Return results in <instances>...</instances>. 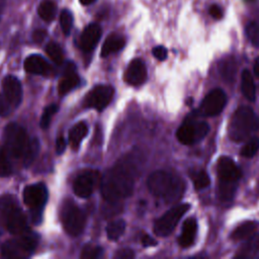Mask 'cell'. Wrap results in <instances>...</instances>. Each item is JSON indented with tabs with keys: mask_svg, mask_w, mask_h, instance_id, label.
<instances>
[{
	"mask_svg": "<svg viewBox=\"0 0 259 259\" xmlns=\"http://www.w3.org/2000/svg\"><path fill=\"white\" fill-rule=\"evenodd\" d=\"M46 52H47L48 56L52 60H53L57 65H61L64 62L63 51L58 44H56L54 42L49 43L46 47Z\"/></svg>",
	"mask_w": 259,
	"mask_h": 259,
	"instance_id": "cell-30",
	"label": "cell"
},
{
	"mask_svg": "<svg viewBox=\"0 0 259 259\" xmlns=\"http://www.w3.org/2000/svg\"><path fill=\"white\" fill-rule=\"evenodd\" d=\"M60 219L64 230L70 236L76 237L83 232L86 218L74 201L69 200L64 201L60 211Z\"/></svg>",
	"mask_w": 259,
	"mask_h": 259,
	"instance_id": "cell-8",
	"label": "cell"
},
{
	"mask_svg": "<svg viewBox=\"0 0 259 259\" xmlns=\"http://www.w3.org/2000/svg\"><path fill=\"white\" fill-rule=\"evenodd\" d=\"M0 224L16 236L29 232L25 214L17 201L9 195L0 198Z\"/></svg>",
	"mask_w": 259,
	"mask_h": 259,
	"instance_id": "cell-3",
	"label": "cell"
},
{
	"mask_svg": "<svg viewBox=\"0 0 259 259\" xmlns=\"http://www.w3.org/2000/svg\"><path fill=\"white\" fill-rule=\"evenodd\" d=\"M255 230H256V224L252 221H247L240 224V225L232 232L231 238L235 241L244 240L249 238L255 232Z\"/></svg>",
	"mask_w": 259,
	"mask_h": 259,
	"instance_id": "cell-25",
	"label": "cell"
},
{
	"mask_svg": "<svg viewBox=\"0 0 259 259\" xmlns=\"http://www.w3.org/2000/svg\"><path fill=\"white\" fill-rule=\"evenodd\" d=\"M38 13L43 21L51 23L56 16L57 6L52 0H44L39 5Z\"/></svg>",
	"mask_w": 259,
	"mask_h": 259,
	"instance_id": "cell-27",
	"label": "cell"
},
{
	"mask_svg": "<svg viewBox=\"0 0 259 259\" xmlns=\"http://www.w3.org/2000/svg\"><path fill=\"white\" fill-rule=\"evenodd\" d=\"M126 41L122 36L118 34H111V36L103 43V46L101 48V57L106 58L112 54L116 53V52L122 50L125 47Z\"/></svg>",
	"mask_w": 259,
	"mask_h": 259,
	"instance_id": "cell-21",
	"label": "cell"
},
{
	"mask_svg": "<svg viewBox=\"0 0 259 259\" xmlns=\"http://www.w3.org/2000/svg\"><path fill=\"white\" fill-rule=\"evenodd\" d=\"M126 230V223L123 220H116L111 222L107 227V234L110 240L115 241L122 237Z\"/></svg>",
	"mask_w": 259,
	"mask_h": 259,
	"instance_id": "cell-28",
	"label": "cell"
},
{
	"mask_svg": "<svg viewBox=\"0 0 259 259\" xmlns=\"http://www.w3.org/2000/svg\"><path fill=\"white\" fill-rule=\"evenodd\" d=\"M47 30L45 29H36L32 32V40L36 44H41L47 38Z\"/></svg>",
	"mask_w": 259,
	"mask_h": 259,
	"instance_id": "cell-40",
	"label": "cell"
},
{
	"mask_svg": "<svg viewBox=\"0 0 259 259\" xmlns=\"http://www.w3.org/2000/svg\"><path fill=\"white\" fill-rule=\"evenodd\" d=\"M141 241H142V244H143L144 247H152V246H155V245L157 244L156 241H155L152 237H150L147 234H144L142 236Z\"/></svg>",
	"mask_w": 259,
	"mask_h": 259,
	"instance_id": "cell-44",
	"label": "cell"
},
{
	"mask_svg": "<svg viewBox=\"0 0 259 259\" xmlns=\"http://www.w3.org/2000/svg\"><path fill=\"white\" fill-rule=\"evenodd\" d=\"M79 1H80V3L82 4V5H90V4H92L94 1H96V0H79Z\"/></svg>",
	"mask_w": 259,
	"mask_h": 259,
	"instance_id": "cell-47",
	"label": "cell"
},
{
	"mask_svg": "<svg viewBox=\"0 0 259 259\" xmlns=\"http://www.w3.org/2000/svg\"><path fill=\"white\" fill-rule=\"evenodd\" d=\"M39 150H40V143L37 139H33L29 142V145L27 149V152L25 154V156L23 157V161H24V164L25 166H29L32 161L34 160V158L37 157V155L39 153Z\"/></svg>",
	"mask_w": 259,
	"mask_h": 259,
	"instance_id": "cell-31",
	"label": "cell"
},
{
	"mask_svg": "<svg viewBox=\"0 0 259 259\" xmlns=\"http://www.w3.org/2000/svg\"><path fill=\"white\" fill-rule=\"evenodd\" d=\"M103 253V250L101 247L93 246V245H86L83 247L80 257L82 259H96L99 258Z\"/></svg>",
	"mask_w": 259,
	"mask_h": 259,
	"instance_id": "cell-35",
	"label": "cell"
},
{
	"mask_svg": "<svg viewBox=\"0 0 259 259\" xmlns=\"http://www.w3.org/2000/svg\"><path fill=\"white\" fill-rule=\"evenodd\" d=\"M101 37V28L97 24H90L86 27L80 37L82 51L89 53L98 44Z\"/></svg>",
	"mask_w": 259,
	"mask_h": 259,
	"instance_id": "cell-18",
	"label": "cell"
},
{
	"mask_svg": "<svg viewBox=\"0 0 259 259\" xmlns=\"http://www.w3.org/2000/svg\"><path fill=\"white\" fill-rule=\"evenodd\" d=\"M87 133L88 127L83 122L78 123L71 128L70 132H69V144H70L73 150H77L79 148L82 140L87 135Z\"/></svg>",
	"mask_w": 259,
	"mask_h": 259,
	"instance_id": "cell-22",
	"label": "cell"
},
{
	"mask_svg": "<svg viewBox=\"0 0 259 259\" xmlns=\"http://www.w3.org/2000/svg\"><path fill=\"white\" fill-rule=\"evenodd\" d=\"M12 105L4 94H0V116H7L11 112Z\"/></svg>",
	"mask_w": 259,
	"mask_h": 259,
	"instance_id": "cell-38",
	"label": "cell"
},
{
	"mask_svg": "<svg viewBox=\"0 0 259 259\" xmlns=\"http://www.w3.org/2000/svg\"><path fill=\"white\" fill-rule=\"evenodd\" d=\"M147 79V69L145 63L140 59L133 60L128 66L125 80L128 84L132 86H140Z\"/></svg>",
	"mask_w": 259,
	"mask_h": 259,
	"instance_id": "cell-15",
	"label": "cell"
},
{
	"mask_svg": "<svg viewBox=\"0 0 259 259\" xmlns=\"http://www.w3.org/2000/svg\"><path fill=\"white\" fill-rule=\"evenodd\" d=\"M115 90L110 85H97L87 94L84 105L98 112L105 110L112 101Z\"/></svg>",
	"mask_w": 259,
	"mask_h": 259,
	"instance_id": "cell-12",
	"label": "cell"
},
{
	"mask_svg": "<svg viewBox=\"0 0 259 259\" xmlns=\"http://www.w3.org/2000/svg\"><path fill=\"white\" fill-rule=\"evenodd\" d=\"M65 150H66V140L62 135H60L56 140V152L58 155H61L64 153Z\"/></svg>",
	"mask_w": 259,
	"mask_h": 259,
	"instance_id": "cell-41",
	"label": "cell"
},
{
	"mask_svg": "<svg viewBox=\"0 0 259 259\" xmlns=\"http://www.w3.org/2000/svg\"><path fill=\"white\" fill-rule=\"evenodd\" d=\"M209 12H210L211 16L214 17L215 20H221L222 17H223V10H222V8H221L219 5H217V4L212 5V6L210 7V9H209Z\"/></svg>",
	"mask_w": 259,
	"mask_h": 259,
	"instance_id": "cell-42",
	"label": "cell"
},
{
	"mask_svg": "<svg viewBox=\"0 0 259 259\" xmlns=\"http://www.w3.org/2000/svg\"><path fill=\"white\" fill-rule=\"evenodd\" d=\"M254 71H255L256 76L259 77V58H257L256 61H255V64H254Z\"/></svg>",
	"mask_w": 259,
	"mask_h": 259,
	"instance_id": "cell-46",
	"label": "cell"
},
{
	"mask_svg": "<svg viewBox=\"0 0 259 259\" xmlns=\"http://www.w3.org/2000/svg\"><path fill=\"white\" fill-rule=\"evenodd\" d=\"M137 167L129 156L106 172L101 178V194L103 199L111 203L117 202L131 196L134 191Z\"/></svg>",
	"mask_w": 259,
	"mask_h": 259,
	"instance_id": "cell-1",
	"label": "cell"
},
{
	"mask_svg": "<svg viewBox=\"0 0 259 259\" xmlns=\"http://www.w3.org/2000/svg\"><path fill=\"white\" fill-rule=\"evenodd\" d=\"M259 150V139L258 138H252L245 146L241 150V155L246 158H251Z\"/></svg>",
	"mask_w": 259,
	"mask_h": 259,
	"instance_id": "cell-34",
	"label": "cell"
},
{
	"mask_svg": "<svg viewBox=\"0 0 259 259\" xmlns=\"http://www.w3.org/2000/svg\"><path fill=\"white\" fill-rule=\"evenodd\" d=\"M241 89L244 96L250 100L254 101L256 98V87L252 74L248 70H244L241 75Z\"/></svg>",
	"mask_w": 259,
	"mask_h": 259,
	"instance_id": "cell-23",
	"label": "cell"
},
{
	"mask_svg": "<svg viewBox=\"0 0 259 259\" xmlns=\"http://www.w3.org/2000/svg\"><path fill=\"white\" fill-rule=\"evenodd\" d=\"M26 71L30 74L49 76L53 72V68L40 55H30L24 63Z\"/></svg>",
	"mask_w": 259,
	"mask_h": 259,
	"instance_id": "cell-19",
	"label": "cell"
},
{
	"mask_svg": "<svg viewBox=\"0 0 259 259\" xmlns=\"http://www.w3.org/2000/svg\"><path fill=\"white\" fill-rule=\"evenodd\" d=\"M219 71L221 76L227 82H233L237 72V66L235 60L233 58L223 60L219 65Z\"/></svg>",
	"mask_w": 259,
	"mask_h": 259,
	"instance_id": "cell-26",
	"label": "cell"
},
{
	"mask_svg": "<svg viewBox=\"0 0 259 259\" xmlns=\"http://www.w3.org/2000/svg\"><path fill=\"white\" fill-rule=\"evenodd\" d=\"M193 179H194L195 187H196V189H198V191H201V189L206 188L211 183L210 176L208 175V173H205L204 171L198 172V173H196L193 176Z\"/></svg>",
	"mask_w": 259,
	"mask_h": 259,
	"instance_id": "cell-37",
	"label": "cell"
},
{
	"mask_svg": "<svg viewBox=\"0 0 259 259\" xmlns=\"http://www.w3.org/2000/svg\"><path fill=\"white\" fill-rule=\"evenodd\" d=\"M30 140L27 131L17 124H9L4 131V149L12 158L23 159Z\"/></svg>",
	"mask_w": 259,
	"mask_h": 259,
	"instance_id": "cell-6",
	"label": "cell"
},
{
	"mask_svg": "<svg viewBox=\"0 0 259 259\" xmlns=\"http://www.w3.org/2000/svg\"><path fill=\"white\" fill-rule=\"evenodd\" d=\"M197 231H198L197 221L194 218L187 219L183 223L182 232H181V235H180V237L178 239L179 245L181 247H183V248L191 247L194 244V242H195Z\"/></svg>",
	"mask_w": 259,
	"mask_h": 259,
	"instance_id": "cell-20",
	"label": "cell"
},
{
	"mask_svg": "<svg viewBox=\"0 0 259 259\" xmlns=\"http://www.w3.org/2000/svg\"><path fill=\"white\" fill-rule=\"evenodd\" d=\"M258 129V119L251 108L241 107L233 115L229 128L230 138L235 142H243Z\"/></svg>",
	"mask_w": 259,
	"mask_h": 259,
	"instance_id": "cell-5",
	"label": "cell"
},
{
	"mask_svg": "<svg viewBox=\"0 0 259 259\" xmlns=\"http://www.w3.org/2000/svg\"><path fill=\"white\" fill-rule=\"evenodd\" d=\"M209 125L195 118H188L178 128L176 138L184 145H194L208 135Z\"/></svg>",
	"mask_w": 259,
	"mask_h": 259,
	"instance_id": "cell-9",
	"label": "cell"
},
{
	"mask_svg": "<svg viewBox=\"0 0 259 259\" xmlns=\"http://www.w3.org/2000/svg\"><path fill=\"white\" fill-rule=\"evenodd\" d=\"M218 194L221 201H230L237 191L241 178V171L229 157H222L218 161Z\"/></svg>",
	"mask_w": 259,
	"mask_h": 259,
	"instance_id": "cell-4",
	"label": "cell"
},
{
	"mask_svg": "<svg viewBox=\"0 0 259 259\" xmlns=\"http://www.w3.org/2000/svg\"><path fill=\"white\" fill-rule=\"evenodd\" d=\"M246 34L252 45L259 47V23H249L246 27Z\"/></svg>",
	"mask_w": 259,
	"mask_h": 259,
	"instance_id": "cell-36",
	"label": "cell"
},
{
	"mask_svg": "<svg viewBox=\"0 0 259 259\" xmlns=\"http://www.w3.org/2000/svg\"><path fill=\"white\" fill-rule=\"evenodd\" d=\"M247 1H254V0H247Z\"/></svg>",
	"mask_w": 259,
	"mask_h": 259,
	"instance_id": "cell-48",
	"label": "cell"
},
{
	"mask_svg": "<svg viewBox=\"0 0 259 259\" xmlns=\"http://www.w3.org/2000/svg\"><path fill=\"white\" fill-rule=\"evenodd\" d=\"M147 184L152 195L166 203L179 201L185 189L184 182L179 176L164 170L153 172Z\"/></svg>",
	"mask_w": 259,
	"mask_h": 259,
	"instance_id": "cell-2",
	"label": "cell"
},
{
	"mask_svg": "<svg viewBox=\"0 0 259 259\" xmlns=\"http://www.w3.org/2000/svg\"><path fill=\"white\" fill-rule=\"evenodd\" d=\"M116 258H120V259H125V258H133L135 257V253L133 250L131 249H122L119 250L116 254H115Z\"/></svg>",
	"mask_w": 259,
	"mask_h": 259,
	"instance_id": "cell-43",
	"label": "cell"
},
{
	"mask_svg": "<svg viewBox=\"0 0 259 259\" xmlns=\"http://www.w3.org/2000/svg\"><path fill=\"white\" fill-rule=\"evenodd\" d=\"M79 83H80V78L77 75L75 64L72 62H68L65 67L63 77L61 78L58 85L59 94L65 95L69 93L75 87H77Z\"/></svg>",
	"mask_w": 259,
	"mask_h": 259,
	"instance_id": "cell-16",
	"label": "cell"
},
{
	"mask_svg": "<svg viewBox=\"0 0 259 259\" xmlns=\"http://www.w3.org/2000/svg\"><path fill=\"white\" fill-rule=\"evenodd\" d=\"M259 251V234L251 235L247 238V242L240 248L236 257L249 258L253 257Z\"/></svg>",
	"mask_w": 259,
	"mask_h": 259,
	"instance_id": "cell-24",
	"label": "cell"
},
{
	"mask_svg": "<svg viewBox=\"0 0 259 259\" xmlns=\"http://www.w3.org/2000/svg\"><path fill=\"white\" fill-rule=\"evenodd\" d=\"M60 25L63 33L65 36H69L73 26V15L69 9H63L60 14Z\"/></svg>",
	"mask_w": 259,
	"mask_h": 259,
	"instance_id": "cell-33",
	"label": "cell"
},
{
	"mask_svg": "<svg viewBox=\"0 0 259 259\" xmlns=\"http://www.w3.org/2000/svg\"><path fill=\"white\" fill-rule=\"evenodd\" d=\"M9 157L4 147L0 149V177H7L11 174L12 165Z\"/></svg>",
	"mask_w": 259,
	"mask_h": 259,
	"instance_id": "cell-29",
	"label": "cell"
},
{
	"mask_svg": "<svg viewBox=\"0 0 259 259\" xmlns=\"http://www.w3.org/2000/svg\"><path fill=\"white\" fill-rule=\"evenodd\" d=\"M227 103L226 93L222 89H214L205 95L201 102V113L206 116L218 115Z\"/></svg>",
	"mask_w": 259,
	"mask_h": 259,
	"instance_id": "cell-14",
	"label": "cell"
},
{
	"mask_svg": "<svg viewBox=\"0 0 259 259\" xmlns=\"http://www.w3.org/2000/svg\"><path fill=\"white\" fill-rule=\"evenodd\" d=\"M100 180L99 173L95 170L84 171L77 176L74 181V193L81 199L89 198L94 192L95 186Z\"/></svg>",
	"mask_w": 259,
	"mask_h": 259,
	"instance_id": "cell-13",
	"label": "cell"
},
{
	"mask_svg": "<svg viewBox=\"0 0 259 259\" xmlns=\"http://www.w3.org/2000/svg\"><path fill=\"white\" fill-rule=\"evenodd\" d=\"M37 245L38 237L29 232L6 241L1 247V254L5 258H26L33 253Z\"/></svg>",
	"mask_w": 259,
	"mask_h": 259,
	"instance_id": "cell-7",
	"label": "cell"
},
{
	"mask_svg": "<svg viewBox=\"0 0 259 259\" xmlns=\"http://www.w3.org/2000/svg\"><path fill=\"white\" fill-rule=\"evenodd\" d=\"M6 2H7V0H0V21H1L2 19L4 9L6 7Z\"/></svg>",
	"mask_w": 259,
	"mask_h": 259,
	"instance_id": "cell-45",
	"label": "cell"
},
{
	"mask_svg": "<svg viewBox=\"0 0 259 259\" xmlns=\"http://www.w3.org/2000/svg\"><path fill=\"white\" fill-rule=\"evenodd\" d=\"M153 56L159 61H164L167 58V50L163 46L155 47L152 51Z\"/></svg>",
	"mask_w": 259,
	"mask_h": 259,
	"instance_id": "cell-39",
	"label": "cell"
},
{
	"mask_svg": "<svg viewBox=\"0 0 259 259\" xmlns=\"http://www.w3.org/2000/svg\"><path fill=\"white\" fill-rule=\"evenodd\" d=\"M3 94L12 107H19L23 100V87L19 79L14 76H6L2 83Z\"/></svg>",
	"mask_w": 259,
	"mask_h": 259,
	"instance_id": "cell-17",
	"label": "cell"
},
{
	"mask_svg": "<svg viewBox=\"0 0 259 259\" xmlns=\"http://www.w3.org/2000/svg\"><path fill=\"white\" fill-rule=\"evenodd\" d=\"M58 111H59V107H58V105H56V103H53V105L48 106L44 110V113H43L42 117H41V122H40V126L42 129L46 130L49 128V126L51 125V122H52V118H53V116L58 113Z\"/></svg>",
	"mask_w": 259,
	"mask_h": 259,
	"instance_id": "cell-32",
	"label": "cell"
},
{
	"mask_svg": "<svg viewBox=\"0 0 259 259\" xmlns=\"http://www.w3.org/2000/svg\"><path fill=\"white\" fill-rule=\"evenodd\" d=\"M189 204L182 203L172 208L165 215H163L159 220L156 221L154 225V232L156 235L161 237H166L172 233L180 221V219L189 210Z\"/></svg>",
	"mask_w": 259,
	"mask_h": 259,
	"instance_id": "cell-10",
	"label": "cell"
},
{
	"mask_svg": "<svg viewBox=\"0 0 259 259\" xmlns=\"http://www.w3.org/2000/svg\"><path fill=\"white\" fill-rule=\"evenodd\" d=\"M23 198L28 208L40 215L48 201V189L42 182L30 184L24 189Z\"/></svg>",
	"mask_w": 259,
	"mask_h": 259,
	"instance_id": "cell-11",
	"label": "cell"
}]
</instances>
